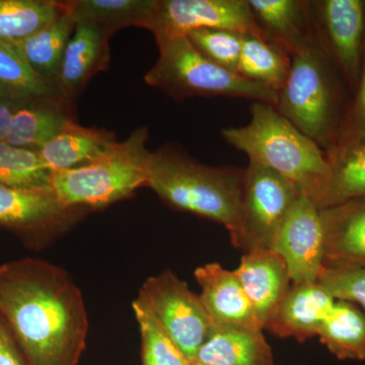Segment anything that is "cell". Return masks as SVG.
<instances>
[{
    "label": "cell",
    "mask_w": 365,
    "mask_h": 365,
    "mask_svg": "<svg viewBox=\"0 0 365 365\" xmlns=\"http://www.w3.org/2000/svg\"><path fill=\"white\" fill-rule=\"evenodd\" d=\"M0 314L28 365H78L88 319L83 294L64 269L25 258L0 266Z\"/></svg>",
    "instance_id": "1"
},
{
    "label": "cell",
    "mask_w": 365,
    "mask_h": 365,
    "mask_svg": "<svg viewBox=\"0 0 365 365\" xmlns=\"http://www.w3.org/2000/svg\"><path fill=\"white\" fill-rule=\"evenodd\" d=\"M228 144L292 182L321 209L331 178L325 151L272 105L254 102L246 126L223 129Z\"/></svg>",
    "instance_id": "2"
},
{
    "label": "cell",
    "mask_w": 365,
    "mask_h": 365,
    "mask_svg": "<svg viewBox=\"0 0 365 365\" xmlns=\"http://www.w3.org/2000/svg\"><path fill=\"white\" fill-rule=\"evenodd\" d=\"M244 176L245 169L209 167L169 146L151 153L148 187L170 207L223 225L235 246L240 235Z\"/></svg>",
    "instance_id": "3"
},
{
    "label": "cell",
    "mask_w": 365,
    "mask_h": 365,
    "mask_svg": "<svg viewBox=\"0 0 365 365\" xmlns=\"http://www.w3.org/2000/svg\"><path fill=\"white\" fill-rule=\"evenodd\" d=\"M148 129L138 127L96 160L74 169L52 172L51 187L66 208H101L133 195L148 186L150 151Z\"/></svg>",
    "instance_id": "4"
},
{
    "label": "cell",
    "mask_w": 365,
    "mask_h": 365,
    "mask_svg": "<svg viewBox=\"0 0 365 365\" xmlns=\"http://www.w3.org/2000/svg\"><path fill=\"white\" fill-rule=\"evenodd\" d=\"M160 56L144 81L177 101L191 97L241 98L276 107L278 93L203 56L188 37L158 44Z\"/></svg>",
    "instance_id": "5"
},
{
    "label": "cell",
    "mask_w": 365,
    "mask_h": 365,
    "mask_svg": "<svg viewBox=\"0 0 365 365\" xmlns=\"http://www.w3.org/2000/svg\"><path fill=\"white\" fill-rule=\"evenodd\" d=\"M335 91L325 50L319 40L292 57L276 110L323 150L335 121Z\"/></svg>",
    "instance_id": "6"
},
{
    "label": "cell",
    "mask_w": 365,
    "mask_h": 365,
    "mask_svg": "<svg viewBox=\"0 0 365 365\" xmlns=\"http://www.w3.org/2000/svg\"><path fill=\"white\" fill-rule=\"evenodd\" d=\"M302 195L292 182L260 163L245 169L240 235L235 248L272 249L281 225Z\"/></svg>",
    "instance_id": "7"
},
{
    "label": "cell",
    "mask_w": 365,
    "mask_h": 365,
    "mask_svg": "<svg viewBox=\"0 0 365 365\" xmlns=\"http://www.w3.org/2000/svg\"><path fill=\"white\" fill-rule=\"evenodd\" d=\"M162 324L170 337L192 364L215 324L206 312L200 295L170 270L151 276L138 294Z\"/></svg>",
    "instance_id": "8"
},
{
    "label": "cell",
    "mask_w": 365,
    "mask_h": 365,
    "mask_svg": "<svg viewBox=\"0 0 365 365\" xmlns=\"http://www.w3.org/2000/svg\"><path fill=\"white\" fill-rule=\"evenodd\" d=\"M202 29H223L267 39L248 0H157L148 30L160 44Z\"/></svg>",
    "instance_id": "9"
},
{
    "label": "cell",
    "mask_w": 365,
    "mask_h": 365,
    "mask_svg": "<svg viewBox=\"0 0 365 365\" xmlns=\"http://www.w3.org/2000/svg\"><path fill=\"white\" fill-rule=\"evenodd\" d=\"M83 208H66L50 188L25 189L0 184V227L31 247H41L71 228Z\"/></svg>",
    "instance_id": "10"
},
{
    "label": "cell",
    "mask_w": 365,
    "mask_h": 365,
    "mask_svg": "<svg viewBox=\"0 0 365 365\" xmlns=\"http://www.w3.org/2000/svg\"><path fill=\"white\" fill-rule=\"evenodd\" d=\"M272 249L287 262L292 283L317 282L324 268V227L318 205L300 195L281 225Z\"/></svg>",
    "instance_id": "11"
},
{
    "label": "cell",
    "mask_w": 365,
    "mask_h": 365,
    "mask_svg": "<svg viewBox=\"0 0 365 365\" xmlns=\"http://www.w3.org/2000/svg\"><path fill=\"white\" fill-rule=\"evenodd\" d=\"M318 39L329 49L354 85L359 81L365 46V1H312ZM323 41H319V43Z\"/></svg>",
    "instance_id": "12"
},
{
    "label": "cell",
    "mask_w": 365,
    "mask_h": 365,
    "mask_svg": "<svg viewBox=\"0 0 365 365\" xmlns=\"http://www.w3.org/2000/svg\"><path fill=\"white\" fill-rule=\"evenodd\" d=\"M235 273L265 329L292 287L287 262L275 250L253 249L242 257Z\"/></svg>",
    "instance_id": "13"
},
{
    "label": "cell",
    "mask_w": 365,
    "mask_h": 365,
    "mask_svg": "<svg viewBox=\"0 0 365 365\" xmlns=\"http://www.w3.org/2000/svg\"><path fill=\"white\" fill-rule=\"evenodd\" d=\"M326 269L365 268V198L321 209Z\"/></svg>",
    "instance_id": "14"
},
{
    "label": "cell",
    "mask_w": 365,
    "mask_h": 365,
    "mask_svg": "<svg viewBox=\"0 0 365 365\" xmlns=\"http://www.w3.org/2000/svg\"><path fill=\"white\" fill-rule=\"evenodd\" d=\"M336 299L321 283H292L265 329L279 338L302 343L318 336Z\"/></svg>",
    "instance_id": "15"
},
{
    "label": "cell",
    "mask_w": 365,
    "mask_h": 365,
    "mask_svg": "<svg viewBox=\"0 0 365 365\" xmlns=\"http://www.w3.org/2000/svg\"><path fill=\"white\" fill-rule=\"evenodd\" d=\"M194 276L201 287V302L215 325L264 330L235 271L209 263L197 268Z\"/></svg>",
    "instance_id": "16"
},
{
    "label": "cell",
    "mask_w": 365,
    "mask_h": 365,
    "mask_svg": "<svg viewBox=\"0 0 365 365\" xmlns=\"http://www.w3.org/2000/svg\"><path fill=\"white\" fill-rule=\"evenodd\" d=\"M110 37L97 26L78 24L67 45L61 66L53 79L60 97L71 101L93 76L109 64Z\"/></svg>",
    "instance_id": "17"
},
{
    "label": "cell",
    "mask_w": 365,
    "mask_h": 365,
    "mask_svg": "<svg viewBox=\"0 0 365 365\" xmlns=\"http://www.w3.org/2000/svg\"><path fill=\"white\" fill-rule=\"evenodd\" d=\"M257 24L268 40L292 57L318 41L313 4L302 0H248Z\"/></svg>",
    "instance_id": "18"
},
{
    "label": "cell",
    "mask_w": 365,
    "mask_h": 365,
    "mask_svg": "<svg viewBox=\"0 0 365 365\" xmlns=\"http://www.w3.org/2000/svg\"><path fill=\"white\" fill-rule=\"evenodd\" d=\"M68 103L60 96L20 103L11 119L6 143L16 148L40 150L73 120Z\"/></svg>",
    "instance_id": "19"
},
{
    "label": "cell",
    "mask_w": 365,
    "mask_h": 365,
    "mask_svg": "<svg viewBox=\"0 0 365 365\" xmlns=\"http://www.w3.org/2000/svg\"><path fill=\"white\" fill-rule=\"evenodd\" d=\"M195 365H276L262 330L215 325L201 346Z\"/></svg>",
    "instance_id": "20"
},
{
    "label": "cell",
    "mask_w": 365,
    "mask_h": 365,
    "mask_svg": "<svg viewBox=\"0 0 365 365\" xmlns=\"http://www.w3.org/2000/svg\"><path fill=\"white\" fill-rule=\"evenodd\" d=\"M117 143L113 132L83 127L71 120L52 140L37 151L52 173L86 165L104 155Z\"/></svg>",
    "instance_id": "21"
},
{
    "label": "cell",
    "mask_w": 365,
    "mask_h": 365,
    "mask_svg": "<svg viewBox=\"0 0 365 365\" xmlns=\"http://www.w3.org/2000/svg\"><path fill=\"white\" fill-rule=\"evenodd\" d=\"M76 25L97 26L111 38L127 26L148 29L157 0H73L64 1Z\"/></svg>",
    "instance_id": "22"
},
{
    "label": "cell",
    "mask_w": 365,
    "mask_h": 365,
    "mask_svg": "<svg viewBox=\"0 0 365 365\" xmlns=\"http://www.w3.org/2000/svg\"><path fill=\"white\" fill-rule=\"evenodd\" d=\"M76 26L66 7V11L51 23L25 40L11 44L34 71L53 83Z\"/></svg>",
    "instance_id": "23"
},
{
    "label": "cell",
    "mask_w": 365,
    "mask_h": 365,
    "mask_svg": "<svg viewBox=\"0 0 365 365\" xmlns=\"http://www.w3.org/2000/svg\"><path fill=\"white\" fill-rule=\"evenodd\" d=\"M292 66V55L265 38L244 35L237 73L279 93Z\"/></svg>",
    "instance_id": "24"
},
{
    "label": "cell",
    "mask_w": 365,
    "mask_h": 365,
    "mask_svg": "<svg viewBox=\"0 0 365 365\" xmlns=\"http://www.w3.org/2000/svg\"><path fill=\"white\" fill-rule=\"evenodd\" d=\"M327 158L331 178L321 209L365 198V139L340 144Z\"/></svg>",
    "instance_id": "25"
},
{
    "label": "cell",
    "mask_w": 365,
    "mask_h": 365,
    "mask_svg": "<svg viewBox=\"0 0 365 365\" xmlns=\"http://www.w3.org/2000/svg\"><path fill=\"white\" fill-rule=\"evenodd\" d=\"M318 336L338 359H365V316L352 302L336 300Z\"/></svg>",
    "instance_id": "26"
},
{
    "label": "cell",
    "mask_w": 365,
    "mask_h": 365,
    "mask_svg": "<svg viewBox=\"0 0 365 365\" xmlns=\"http://www.w3.org/2000/svg\"><path fill=\"white\" fill-rule=\"evenodd\" d=\"M64 1L0 0V40H25L66 11Z\"/></svg>",
    "instance_id": "27"
},
{
    "label": "cell",
    "mask_w": 365,
    "mask_h": 365,
    "mask_svg": "<svg viewBox=\"0 0 365 365\" xmlns=\"http://www.w3.org/2000/svg\"><path fill=\"white\" fill-rule=\"evenodd\" d=\"M0 86L16 102L59 96L51 81L34 71L11 43L0 40Z\"/></svg>",
    "instance_id": "28"
},
{
    "label": "cell",
    "mask_w": 365,
    "mask_h": 365,
    "mask_svg": "<svg viewBox=\"0 0 365 365\" xmlns=\"http://www.w3.org/2000/svg\"><path fill=\"white\" fill-rule=\"evenodd\" d=\"M51 174L37 150L0 143V184L16 188H50Z\"/></svg>",
    "instance_id": "29"
},
{
    "label": "cell",
    "mask_w": 365,
    "mask_h": 365,
    "mask_svg": "<svg viewBox=\"0 0 365 365\" xmlns=\"http://www.w3.org/2000/svg\"><path fill=\"white\" fill-rule=\"evenodd\" d=\"M132 309L141 336L143 365H193L138 297L132 302Z\"/></svg>",
    "instance_id": "30"
},
{
    "label": "cell",
    "mask_w": 365,
    "mask_h": 365,
    "mask_svg": "<svg viewBox=\"0 0 365 365\" xmlns=\"http://www.w3.org/2000/svg\"><path fill=\"white\" fill-rule=\"evenodd\" d=\"M188 39L213 63L237 73L244 34L223 29H202L190 33Z\"/></svg>",
    "instance_id": "31"
},
{
    "label": "cell",
    "mask_w": 365,
    "mask_h": 365,
    "mask_svg": "<svg viewBox=\"0 0 365 365\" xmlns=\"http://www.w3.org/2000/svg\"><path fill=\"white\" fill-rule=\"evenodd\" d=\"M318 282L336 300L357 302L365 309V268H323Z\"/></svg>",
    "instance_id": "32"
},
{
    "label": "cell",
    "mask_w": 365,
    "mask_h": 365,
    "mask_svg": "<svg viewBox=\"0 0 365 365\" xmlns=\"http://www.w3.org/2000/svg\"><path fill=\"white\" fill-rule=\"evenodd\" d=\"M365 139V46L361 69L359 78V90L349 118L348 134L343 143Z\"/></svg>",
    "instance_id": "33"
},
{
    "label": "cell",
    "mask_w": 365,
    "mask_h": 365,
    "mask_svg": "<svg viewBox=\"0 0 365 365\" xmlns=\"http://www.w3.org/2000/svg\"><path fill=\"white\" fill-rule=\"evenodd\" d=\"M0 365H28L13 332L0 314Z\"/></svg>",
    "instance_id": "34"
},
{
    "label": "cell",
    "mask_w": 365,
    "mask_h": 365,
    "mask_svg": "<svg viewBox=\"0 0 365 365\" xmlns=\"http://www.w3.org/2000/svg\"><path fill=\"white\" fill-rule=\"evenodd\" d=\"M20 103L11 98L0 100V143H4L11 127V119Z\"/></svg>",
    "instance_id": "35"
},
{
    "label": "cell",
    "mask_w": 365,
    "mask_h": 365,
    "mask_svg": "<svg viewBox=\"0 0 365 365\" xmlns=\"http://www.w3.org/2000/svg\"><path fill=\"white\" fill-rule=\"evenodd\" d=\"M2 98H11L9 97V93H7V91L4 90V88H2L1 86H0V100H2Z\"/></svg>",
    "instance_id": "36"
},
{
    "label": "cell",
    "mask_w": 365,
    "mask_h": 365,
    "mask_svg": "<svg viewBox=\"0 0 365 365\" xmlns=\"http://www.w3.org/2000/svg\"><path fill=\"white\" fill-rule=\"evenodd\" d=\"M193 365H195V364H193Z\"/></svg>",
    "instance_id": "37"
}]
</instances>
